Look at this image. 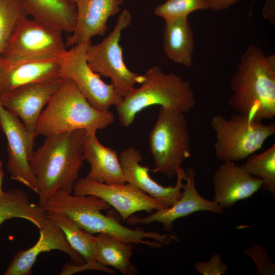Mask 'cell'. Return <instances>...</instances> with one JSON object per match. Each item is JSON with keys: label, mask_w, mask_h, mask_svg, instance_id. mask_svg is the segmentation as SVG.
Listing matches in <instances>:
<instances>
[{"label": "cell", "mask_w": 275, "mask_h": 275, "mask_svg": "<svg viewBox=\"0 0 275 275\" xmlns=\"http://www.w3.org/2000/svg\"><path fill=\"white\" fill-rule=\"evenodd\" d=\"M83 129L46 136L30 159L38 188V204L43 207L57 191L72 193L85 161Z\"/></svg>", "instance_id": "cell-1"}, {"label": "cell", "mask_w": 275, "mask_h": 275, "mask_svg": "<svg viewBox=\"0 0 275 275\" xmlns=\"http://www.w3.org/2000/svg\"><path fill=\"white\" fill-rule=\"evenodd\" d=\"M111 206L101 198L93 195L76 196L58 191L42 207L46 213L62 212L67 215L79 227L92 234H102L133 244H142L153 248H160L177 241L173 233L145 231L143 228L132 229L121 224L102 210Z\"/></svg>", "instance_id": "cell-2"}, {"label": "cell", "mask_w": 275, "mask_h": 275, "mask_svg": "<svg viewBox=\"0 0 275 275\" xmlns=\"http://www.w3.org/2000/svg\"><path fill=\"white\" fill-rule=\"evenodd\" d=\"M233 92L229 106L250 120L262 122L275 116V56L266 57L260 48L250 46L240 57L232 75Z\"/></svg>", "instance_id": "cell-3"}, {"label": "cell", "mask_w": 275, "mask_h": 275, "mask_svg": "<svg viewBox=\"0 0 275 275\" xmlns=\"http://www.w3.org/2000/svg\"><path fill=\"white\" fill-rule=\"evenodd\" d=\"M115 119L111 111L94 107L72 80L65 79L42 112L35 134L46 136L78 129L96 133L112 124Z\"/></svg>", "instance_id": "cell-4"}, {"label": "cell", "mask_w": 275, "mask_h": 275, "mask_svg": "<svg viewBox=\"0 0 275 275\" xmlns=\"http://www.w3.org/2000/svg\"><path fill=\"white\" fill-rule=\"evenodd\" d=\"M143 75L140 87L134 88L116 106L120 124L129 127L140 112L153 105L185 113L196 105V98L189 82L178 75L166 73L157 66Z\"/></svg>", "instance_id": "cell-5"}, {"label": "cell", "mask_w": 275, "mask_h": 275, "mask_svg": "<svg viewBox=\"0 0 275 275\" xmlns=\"http://www.w3.org/2000/svg\"><path fill=\"white\" fill-rule=\"evenodd\" d=\"M155 167L151 171L171 178L191 156L190 136L183 113L160 107L149 139Z\"/></svg>", "instance_id": "cell-6"}, {"label": "cell", "mask_w": 275, "mask_h": 275, "mask_svg": "<svg viewBox=\"0 0 275 275\" xmlns=\"http://www.w3.org/2000/svg\"><path fill=\"white\" fill-rule=\"evenodd\" d=\"M210 127L216 136L214 144L217 158L224 162L238 161L260 149L275 133V125L250 120L240 114L227 119L221 114L213 116Z\"/></svg>", "instance_id": "cell-7"}, {"label": "cell", "mask_w": 275, "mask_h": 275, "mask_svg": "<svg viewBox=\"0 0 275 275\" xmlns=\"http://www.w3.org/2000/svg\"><path fill=\"white\" fill-rule=\"evenodd\" d=\"M130 11L124 9L118 16L113 31L100 43L89 45L86 59L91 68L96 73L112 80L117 93L125 97L140 84L143 75L133 72L126 66L120 44L122 32L132 23Z\"/></svg>", "instance_id": "cell-8"}, {"label": "cell", "mask_w": 275, "mask_h": 275, "mask_svg": "<svg viewBox=\"0 0 275 275\" xmlns=\"http://www.w3.org/2000/svg\"><path fill=\"white\" fill-rule=\"evenodd\" d=\"M61 31L27 17L16 26L1 61L20 62L59 59L67 50Z\"/></svg>", "instance_id": "cell-9"}, {"label": "cell", "mask_w": 275, "mask_h": 275, "mask_svg": "<svg viewBox=\"0 0 275 275\" xmlns=\"http://www.w3.org/2000/svg\"><path fill=\"white\" fill-rule=\"evenodd\" d=\"M91 40L71 47L59 59V76L72 80L88 102L100 111L119 105L123 98L89 66L86 53Z\"/></svg>", "instance_id": "cell-10"}, {"label": "cell", "mask_w": 275, "mask_h": 275, "mask_svg": "<svg viewBox=\"0 0 275 275\" xmlns=\"http://www.w3.org/2000/svg\"><path fill=\"white\" fill-rule=\"evenodd\" d=\"M0 127L7 140V169L11 179L38 194L37 180L30 165L35 135L1 103Z\"/></svg>", "instance_id": "cell-11"}, {"label": "cell", "mask_w": 275, "mask_h": 275, "mask_svg": "<svg viewBox=\"0 0 275 275\" xmlns=\"http://www.w3.org/2000/svg\"><path fill=\"white\" fill-rule=\"evenodd\" d=\"M73 192L76 196L93 195L101 198L117 210L124 222L137 212L151 213L166 207L128 183L107 184L84 177L77 181Z\"/></svg>", "instance_id": "cell-12"}, {"label": "cell", "mask_w": 275, "mask_h": 275, "mask_svg": "<svg viewBox=\"0 0 275 275\" xmlns=\"http://www.w3.org/2000/svg\"><path fill=\"white\" fill-rule=\"evenodd\" d=\"M64 80L57 76L20 86L0 97V103L17 117L29 131L35 134L43 108Z\"/></svg>", "instance_id": "cell-13"}, {"label": "cell", "mask_w": 275, "mask_h": 275, "mask_svg": "<svg viewBox=\"0 0 275 275\" xmlns=\"http://www.w3.org/2000/svg\"><path fill=\"white\" fill-rule=\"evenodd\" d=\"M184 181L186 182L183 184L182 195L172 206L155 210L144 217L132 215L126 220V223L130 225H148L158 222L162 225L165 231L171 232L174 228V222L178 218L202 211L218 214L223 212V208L216 202L206 199L198 193L194 169L189 168L185 171Z\"/></svg>", "instance_id": "cell-14"}, {"label": "cell", "mask_w": 275, "mask_h": 275, "mask_svg": "<svg viewBox=\"0 0 275 275\" xmlns=\"http://www.w3.org/2000/svg\"><path fill=\"white\" fill-rule=\"evenodd\" d=\"M119 158L126 183L147 194L166 207L172 206L181 197L183 181L185 178V171L182 167L177 171L175 185L163 186L150 177L151 170L148 167L140 164L143 156L138 149L129 146L121 151Z\"/></svg>", "instance_id": "cell-15"}, {"label": "cell", "mask_w": 275, "mask_h": 275, "mask_svg": "<svg viewBox=\"0 0 275 275\" xmlns=\"http://www.w3.org/2000/svg\"><path fill=\"white\" fill-rule=\"evenodd\" d=\"M39 231V238L37 242L31 248L16 253L4 275L31 274L38 256L51 250L65 253L73 264H81L85 262L83 257L70 245L63 231L51 219L46 217Z\"/></svg>", "instance_id": "cell-16"}, {"label": "cell", "mask_w": 275, "mask_h": 275, "mask_svg": "<svg viewBox=\"0 0 275 275\" xmlns=\"http://www.w3.org/2000/svg\"><path fill=\"white\" fill-rule=\"evenodd\" d=\"M76 11V24L72 35L67 38L66 47L91 40L94 36H103L107 30L109 17L121 11L123 0H69Z\"/></svg>", "instance_id": "cell-17"}, {"label": "cell", "mask_w": 275, "mask_h": 275, "mask_svg": "<svg viewBox=\"0 0 275 275\" xmlns=\"http://www.w3.org/2000/svg\"><path fill=\"white\" fill-rule=\"evenodd\" d=\"M212 181L213 201L222 208H229L252 197L262 187V181L251 176L242 165L224 162L214 173Z\"/></svg>", "instance_id": "cell-18"}, {"label": "cell", "mask_w": 275, "mask_h": 275, "mask_svg": "<svg viewBox=\"0 0 275 275\" xmlns=\"http://www.w3.org/2000/svg\"><path fill=\"white\" fill-rule=\"evenodd\" d=\"M83 151L85 160L90 165V170L85 178L107 184L126 183L118 154L101 144L96 133L86 132Z\"/></svg>", "instance_id": "cell-19"}, {"label": "cell", "mask_w": 275, "mask_h": 275, "mask_svg": "<svg viewBox=\"0 0 275 275\" xmlns=\"http://www.w3.org/2000/svg\"><path fill=\"white\" fill-rule=\"evenodd\" d=\"M59 59L3 64L0 68V97L20 86L59 76Z\"/></svg>", "instance_id": "cell-20"}, {"label": "cell", "mask_w": 275, "mask_h": 275, "mask_svg": "<svg viewBox=\"0 0 275 275\" xmlns=\"http://www.w3.org/2000/svg\"><path fill=\"white\" fill-rule=\"evenodd\" d=\"M32 19L62 32L73 33L76 20L69 0H22Z\"/></svg>", "instance_id": "cell-21"}, {"label": "cell", "mask_w": 275, "mask_h": 275, "mask_svg": "<svg viewBox=\"0 0 275 275\" xmlns=\"http://www.w3.org/2000/svg\"><path fill=\"white\" fill-rule=\"evenodd\" d=\"M163 44L170 60L185 66L192 65L195 41L188 17L165 22Z\"/></svg>", "instance_id": "cell-22"}, {"label": "cell", "mask_w": 275, "mask_h": 275, "mask_svg": "<svg viewBox=\"0 0 275 275\" xmlns=\"http://www.w3.org/2000/svg\"><path fill=\"white\" fill-rule=\"evenodd\" d=\"M134 248L133 243L125 242L104 234L94 235V253L96 261L111 266L124 275L138 273L136 267L130 262Z\"/></svg>", "instance_id": "cell-23"}, {"label": "cell", "mask_w": 275, "mask_h": 275, "mask_svg": "<svg viewBox=\"0 0 275 275\" xmlns=\"http://www.w3.org/2000/svg\"><path fill=\"white\" fill-rule=\"evenodd\" d=\"M12 218L28 220L39 229L46 217L42 207L31 203L23 190L13 188L0 195V226Z\"/></svg>", "instance_id": "cell-24"}, {"label": "cell", "mask_w": 275, "mask_h": 275, "mask_svg": "<svg viewBox=\"0 0 275 275\" xmlns=\"http://www.w3.org/2000/svg\"><path fill=\"white\" fill-rule=\"evenodd\" d=\"M61 229L70 245L78 252L86 262L95 263L94 235L79 227L73 220L62 212L46 213Z\"/></svg>", "instance_id": "cell-25"}, {"label": "cell", "mask_w": 275, "mask_h": 275, "mask_svg": "<svg viewBox=\"0 0 275 275\" xmlns=\"http://www.w3.org/2000/svg\"><path fill=\"white\" fill-rule=\"evenodd\" d=\"M242 165L251 176L262 181V187L275 196V144L259 154H253Z\"/></svg>", "instance_id": "cell-26"}, {"label": "cell", "mask_w": 275, "mask_h": 275, "mask_svg": "<svg viewBox=\"0 0 275 275\" xmlns=\"http://www.w3.org/2000/svg\"><path fill=\"white\" fill-rule=\"evenodd\" d=\"M29 14L22 0H0V68L1 54L19 23Z\"/></svg>", "instance_id": "cell-27"}, {"label": "cell", "mask_w": 275, "mask_h": 275, "mask_svg": "<svg viewBox=\"0 0 275 275\" xmlns=\"http://www.w3.org/2000/svg\"><path fill=\"white\" fill-rule=\"evenodd\" d=\"M204 10H209L205 0H166L156 6L154 12L167 22L188 17L193 12Z\"/></svg>", "instance_id": "cell-28"}, {"label": "cell", "mask_w": 275, "mask_h": 275, "mask_svg": "<svg viewBox=\"0 0 275 275\" xmlns=\"http://www.w3.org/2000/svg\"><path fill=\"white\" fill-rule=\"evenodd\" d=\"M242 252L254 261L259 274H274L275 265L261 244L254 242L251 247Z\"/></svg>", "instance_id": "cell-29"}, {"label": "cell", "mask_w": 275, "mask_h": 275, "mask_svg": "<svg viewBox=\"0 0 275 275\" xmlns=\"http://www.w3.org/2000/svg\"><path fill=\"white\" fill-rule=\"evenodd\" d=\"M195 268L203 275H222L228 271V265L222 262V256L218 253L214 254L207 262H197Z\"/></svg>", "instance_id": "cell-30"}, {"label": "cell", "mask_w": 275, "mask_h": 275, "mask_svg": "<svg viewBox=\"0 0 275 275\" xmlns=\"http://www.w3.org/2000/svg\"><path fill=\"white\" fill-rule=\"evenodd\" d=\"M86 270H97L115 274V271L114 270L98 262L93 263L85 262L81 264L68 263L64 266L60 274H71Z\"/></svg>", "instance_id": "cell-31"}, {"label": "cell", "mask_w": 275, "mask_h": 275, "mask_svg": "<svg viewBox=\"0 0 275 275\" xmlns=\"http://www.w3.org/2000/svg\"><path fill=\"white\" fill-rule=\"evenodd\" d=\"M209 10L214 11L225 10L240 0H205Z\"/></svg>", "instance_id": "cell-32"}, {"label": "cell", "mask_w": 275, "mask_h": 275, "mask_svg": "<svg viewBox=\"0 0 275 275\" xmlns=\"http://www.w3.org/2000/svg\"><path fill=\"white\" fill-rule=\"evenodd\" d=\"M263 15L264 18L274 24V0H266L263 9Z\"/></svg>", "instance_id": "cell-33"}, {"label": "cell", "mask_w": 275, "mask_h": 275, "mask_svg": "<svg viewBox=\"0 0 275 275\" xmlns=\"http://www.w3.org/2000/svg\"><path fill=\"white\" fill-rule=\"evenodd\" d=\"M4 177V172L3 169V162L0 159V195L3 192L2 189L3 182Z\"/></svg>", "instance_id": "cell-34"}, {"label": "cell", "mask_w": 275, "mask_h": 275, "mask_svg": "<svg viewBox=\"0 0 275 275\" xmlns=\"http://www.w3.org/2000/svg\"><path fill=\"white\" fill-rule=\"evenodd\" d=\"M255 1H256V0H253V4H254V3H255Z\"/></svg>", "instance_id": "cell-35"}]
</instances>
